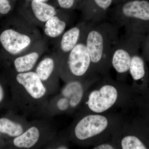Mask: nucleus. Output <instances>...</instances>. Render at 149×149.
<instances>
[{
    "mask_svg": "<svg viewBox=\"0 0 149 149\" xmlns=\"http://www.w3.org/2000/svg\"><path fill=\"white\" fill-rule=\"evenodd\" d=\"M35 38L27 29L22 31L7 29L0 35V42L7 52L12 55L20 56L32 50Z\"/></svg>",
    "mask_w": 149,
    "mask_h": 149,
    "instance_id": "obj_11",
    "label": "nucleus"
},
{
    "mask_svg": "<svg viewBox=\"0 0 149 149\" xmlns=\"http://www.w3.org/2000/svg\"><path fill=\"white\" fill-rule=\"evenodd\" d=\"M70 143L66 131L57 133L56 136L44 147L45 149H67L70 148Z\"/></svg>",
    "mask_w": 149,
    "mask_h": 149,
    "instance_id": "obj_19",
    "label": "nucleus"
},
{
    "mask_svg": "<svg viewBox=\"0 0 149 149\" xmlns=\"http://www.w3.org/2000/svg\"><path fill=\"white\" fill-rule=\"evenodd\" d=\"M17 103L25 116L43 117L51 96L35 71L17 73L15 77Z\"/></svg>",
    "mask_w": 149,
    "mask_h": 149,
    "instance_id": "obj_4",
    "label": "nucleus"
},
{
    "mask_svg": "<svg viewBox=\"0 0 149 149\" xmlns=\"http://www.w3.org/2000/svg\"><path fill=\"white\" fill-rule=\"evenodd\" d=\"M129 74L134 82L142 80L146 74L145 62L143 58L136 52L132 56L130 61Z\"/></svg>",
    "mask_w": 149,
    "mask_h": 149,
    "instance_id": "obj_18",
    "label": "nucleus"
},
{
    "mask_svg": "<svg viewBox=\"0 0 149 149\" xmlns=\"http://www.w3.org/2000/svg\"><path fill=\"white\" fill-rule=\"evenodd\" d=\"M1 132H0V136H1Z\"/></svg>",
    "mask_w": 149,
    "mask_h": 149,
    "instance_id": "obj_27",
    "label": "nucleus"
},
{
    "mask_svg": "<svg viewBox=\"0 0 149 149\" xmlns=\"http://www.w3.org/2000/svg\"><path fill=\"white\" fill-rule=\"evenodd\" d=\"M130 1V0H113V5H116L125 2L127 1Z\"/></svg>",
    "mask_w": 149,
    "mask_h": 149,
    "instance_id": "obj_25",
    "label": "nucleus"
},
{
    "mask_svg": "<svg viewBox=\"0 0 149 149\" xmlns=\"http://www.w3.org/2000/svg\"><path fill=\"white\" fill-rule=\"evenodd\" d=\"M92 147L93 149H118L116 143L112 138L96 144Z\"/></svg>",
    "mask_w": 149,
    "mask_h": 149,
    "instance_id": "obj_20",
    "label": "nucleus"
},
{
    "mask_svg": "<svg viewBox=\"0 0 149 149\" xmlns=\"http://www.w3.org/2000/svg\"><path fill=\"white\" fill-rule=\"evenodd\" d=\"M119 29L113 22H89L85 44L91 56L93 72L96 74L101 76L109 74L112 53L120 38Z\"/></svg>",
    "mask_w": 149,
    "mask_h": 149,
    "instance_id": "obj_3",
    "label": "nucleus"
},
{
    "mask_svg": "<svg viewBox=\"0 0 149 149\" xmlns=\"http://www.w3.org/2000/svg\"><path fill=\"white\" fill-rule=\"evenodd\" d=\"M114 6L109 10L113 23L125 32L142 35L149 30V0H130Z\"/></svg>",
    "mask_w": 149,
    "mask_h": 149,
    "instance_id": "obj_5",
    "label": "nucleus"
},
{
    "mask_svg": "<svg viewBox=\"0 0 149 149\" xmlns=\"http://www.w3.org/2000/svg\"><path fill=\"white\" fill-rule=\"evenodd\" d=\"M143 41H144V42L142 44H143L144 52L145 53H146L149 51V34L146 39Z\"/></svg>",
    "mask_w": 149,
    "mask_h": 149,
    "instance_id": "obj_23",
    "label": "nucleus"
},
{
    "mask_svg": "<svg viewBox=\"0 0 149 149\" xmlns=\"http://www.w3.org/2000/svg\"><path fill=\"white\" fill-rule=\"evenodd\" d=\"M66 131L72 143L82 147L94 145L111 139L127 118L123 112L80 113Z\"/></svg>",
    "mask_w": 149,
    "mask_h": 149,
    "instance_id": "obj_1",
    "label": "nucleus"
},
{
    "mask_svg": "<svg viewBox=\"0 0 149 149\" xmlns=\"http://www.w3.org/2000/svg\"><path fill=\"white\" fill-rule=\"evenodd\" d=\"M33 71L46 86L51 97L58 93L60 77L57 54L47 55L40 58Z\"/></svg>",
    "mask_w": 149,
    "mask_h": 149,
    "instance_id": "obj_10",
    "label": "nucleus"
},
{
    "mask_svg": "<svg viewBox=\"0 0 149 149\" xmlns=\"http://www.w3.org/2000/svg\"><path fill=\"white\" fill-rule=\"evenodd\" d=\"M133 95L132 88L126 82L114 80L110 74L102 76L88 90L77 115L105 113L118 109L126 113Z\"/></svg>",
    "mask_w": 149,
    "mask_h": 149,
    "instance_id": "obj_2",
    "label": "nucleus"
},
{
    "mask_svg": "<svg viewBox=\"0 0 149 149\" xmlns=\"http://www.w3.org/2000/svg\"><path fill=\"white\" fill-rule=\"evenodd\" d=\"M42 54V51L33 49L24 54L18 56L14 61V66L17 73L33 71Z\"/></svg>",
    "mask_w": 149,
    "mask_h": 149,
    "instance_id": "obj_15",
    "label": "nucleus"
},
{
    "mask_svg": "<svg viewBox=\"0 0 149 149\" xmlns=\"http://www.w3.org/2000/svg\"><path fill=\"white\" fill-rule=\"evenodd\" d=\"M11 9L8 0H0V13L6 14Z\"/></svg>",
    "mask_w": 149,
    "mask_h": 149,
    "instance_id": "obj_22",
    "label": "nucleus"
},
{
    "mask_svg": "<svg viewBox=\"0 0 149 149\" xmlns=\"http://www.w3.org/2000/svg\"><path fill=\"white\" fill-rule=\"evenodd\" d=\"M113 0H82L80 7L84 21L98 23L106 18Z\"/></svg>",
    "mask_w": 149,
    "mask_h": 149,
    "instance_id": "obj_12",
    "label": "nucleus"
},
{
    "mask_svg": "<svg viewBox=\"0 0 149 149\" xmlns=\"http://www.w3.org/2000/svg\"><path fill=\"white\" fill-rule=\"evenodd\" d=\"M67 25L66 19H63L56 15L45 23L44 32L48 37L57 38L61 36L64 33Z\"/></svg>",
    "mask_w": 149,
    "mask_h": 149,
    "instance_id": "obj_17",
    "label": "nucleus"
},
{
    "mask_svg": "<svg viewBox=\"0 0 149 149\" xmlns=\"http://www.w3.org/2000/svg\"><path fill=\"white\" fill-rule=\"evenodd\" d=\"M5 93L4 90L2 85L0 84V104L3 102L4 98Z\"/></svg>",
    "mask_w": 149,
    "mask_h": 149,
    "instance_id": "obj_24",
    "label": "nucleus"
},
{
    "mask_svg": "<svg viewBox=\"0 0 149 149\" xmlns=\"http://www.w3.org/2000/svg\"><path fill=\"white\" fill-rule=\"evenodd\" d=\"M82 0H58L59 6L61 8L66 10L72 9L75 7L78 2Z\"/></svg>",
    "mask_w": 149,
    "mask_h": 149,
    "instance_id": "obj_21",
    "label": "nucleus"
},
{
    "mask_svg": "<svg viewBox=\"0 0 149 149\" xmlns=\"http://www.w3.org/2000/svg\"><path fill=\"white\" fill-rule=\"evenodd\" d=\"M101 77L99 74H94L85 79L65 82L55 95L58 105L67 115L76 116L88 90Z\"/></svg>",
    "mask_w": 149,
    "mask_h": 149,
    "instance_id": "obj_7",
    "label": "nucleus"
},
{
    "mask_svg": "<svg viewBox=\"0 0 149 149\" xmlns=\"http://www.w3.org/2000/svg\"><path fill=\"white\" fill-rule=\"evenodd\" d=\"M85 34L72 50L59 59L60 77L64 83L85 79L96 74L93 72L91 56L85 44Z\"/></svg>",
    "mask_w": 149,
    "mask_h": 149,
    "instance_id": "obj_6",
    "label": "nucleus"
},
{
    "mask_svg": "<svg viewBox=\"0 0 149 149\" xmlns=\"http://www.w3.org/2000/svg\"><path fill=\"white\" fill-rule=\"evenodd\" d=\"M142 40L141 34L128 32L119 38L111 57V68L116 72L117 80L126 82L132 56L138 51Z\"/></svg>",
    "mask_w": 149,
    "mask_h": 149,
    "instance_id": "obj_9",
    "label": "nucleus"
},
{
    "mask_svg": "<svg viewBox=\"0 0 149 149\" xmlns=\"http://www.w3.org/2000/svg\"><path fill=\"white\" fill-rule=\"evenodd\" d=\"M49 119L42 118L30 121L25 131L13 139V145L18 149L44 148L57 133Z\"/></svg>",
    "mask_w": 149,
    "mask_h": 149,
    "instance_id": "obj_8",
    "label": "nucleus"
},
{
    "mask_svg": "<svg viewBox=\"0 0 149 149\" xmlns=\"http://www.w3.org/2000/svg\"><path fill=\"white\" fill-rule=\"evenodd\" d=\"M38 1H41L44 2L45 1H47V0H38Z\"/></svg>",
    "mask_w": 149,
    "mask_h": 149,
    "instance_id": "obj_26",
    "label": "nucleus"
},
{
    "mask_svg": "<svg viewBox=\"0 0 149 149\" xmlns=\"http://www.w3.org/2000/svg\"><path fill=\"white\" fill-rule=\"evenodd\" d=\"M26 117L22 115L17 120L6 117L0 118V132L13 139L20 136L27 129L30 123Z\"/></svg>",
    "mask_w": 149,
    "mask_h": 149,
    "instance_id": "obj_14",
    "label": "nucleus"
},
{
    "mask_svg": "<svg viewBox=\"0 0 149 149\" xmlns=\"http://www.w3.org/2000/svg\"><path fill=\"white\" fill-rule=\"evenodd\" d=\"M89 22H80L67 30L62 35L59 44V51L57 54L59 59L66 55L77 45L85 35Z\"/></svg>",
    "mask_w": 149,
    "mask_h": 149,
    "instance_id": "obj_13",
    "label": "nucleus"
},
{
    "mask_svg": "<svg viewBox=\"0 0 149 149\" xmlns=\"http://www.w3.org/2000/svg\"><path fill=\"white\" fill-rule=\"evenodd\" d=\"M31 9L34 17L37 21L45 23L50 18L57 15L56 11L52 6L38 0H32Z\"/></svg>",
    "mask_w": 149,
    "mask_h": 149,
    "instance_id": "obj_16",
    "label": "nucleus"
}]
</instances>
